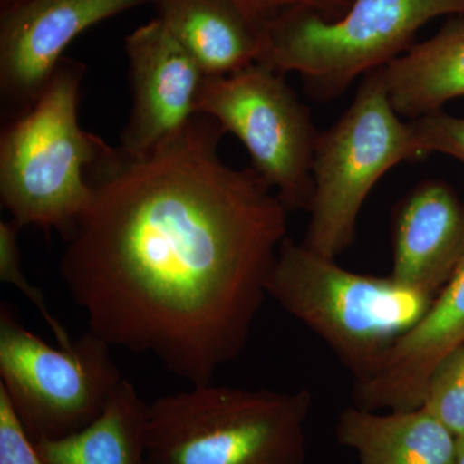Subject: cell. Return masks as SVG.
<instances>
[{
    "mask_svg": "<svg viewBox=\"0 0 464 464\" xmlns=\"http://www.w3.org/2000/svg\"><path fill=\"white\" fill-rule=\"evenodd\" d=\"M225 133L198 112L143 154L106 143L60 261L88 332L191 384L243 353L288 237L273 188L222 160Z\"/></svg>",
    "mask_w": 464,
    "mask_h": 464,
    "instance_id": "6da1fadb",
    "label": "cell"
},
{
    "mask_svg": "<svg viewBox=\"0 0 464 464\" xmlns=\"http://www.w3.org/2000/svg\"><path fill=\"white\" fill-rule=\"evenodd\" d=\"M267 295L326 344L355 383L380 369L433 297L392 279L353 273L286 237Z\"/></svg>",
    "mask_w": 464,
    "mask_h": 464,
    "instance_id": "7a4b0ae2",
    "label": "cell"
},
{
    "mask_svg": "<svg viewBox=\"0 0 464 464\" xmlns=\"http://www.w3.org/2000/svg\"><path fill=\"white\" fill-rule=\"evenodd\" d=\"M191 386L149 404L146 464H306L307 390Z\"/></svg>",
    "mask_w": 464,
    "mask_h": 464,
    "instance_id": "3957f363",
    "label": "cell"
},
{
    "mask_svg": "<svg viewBox=\"0 0 464 464\" xmlns=\"http://www.w3.org/2000/svg\"><path fill=\"white\" fill-rule=\"evenodd\" d=\"M85 72L63 57L35 105L3 124L0 200L20 228L66 235L90 201L87 169L106 142L79 124Z\"/></svg>",
    "mask_w": 464,
    "mask_h": 464,
    "instance_id": "277c9868",
    "label": "cell"
},
{
    "mask_svg": "<svg viewBox=\"0 0 464 464\" xmlns=\"http://www.w3.org/2000/svg\"><path fill=\"white\" fill-rule=\"evenodd\" d=\"M442 16H464V0H355L337 21L293 9L262 29L257 63L298 72L308 96L328 102L404 54L417 33Z\"/></svg>",
    "mask_w": 464,
    "mask_h": 464,
    "instance_id": "5b68a950",
    "label": "cell"
},
{
    "mask_svg": "<svg viewBox=\"0 0 464 464\" xmlns=\"http://www.w3.org/2000/svg\"><path fill=\"white\" fill-rule=\"evenodd\" d=\"M423 158L411 121H402L391 103L382 67L362 76L346 111L317 137L302 244L337 259L355 239L357 219L375 183L401 161Z\"/></svg>",
    "mask_w": 464,
    "mask_h": 464,
    "instance_id": "8992f818",
    "label": "cell"
},
{
    "mask_svg": "<svg viewBox=\"0 0 464 464\" xmlns=\"http://www.w3.org/2000/svg\"><path fill=\"white\" fill-rule=\"evenodd\" d=\"M111 348L88 331L72 347H52L2 302L0 390L33 442L66 438L102 413L124 381Z\"/></svg>",
    "mask_w": 464,
    "mask_h": 464,
    "instance_id": "52a82bcc",
    "label": "cell"
},
{
    "mask_svg": "<svg viewBox=\"0 0 464 464\" xmlns=\"http://www.w3.org/2000/svg\"><path fill=\"white\" fill-rule=\"evenodd\" d=\"M197 110L246 146L250 167L288 212L308 209L320 132L285 74L255 63L231 74L204 76Z\"/></svg>",
    "mask_w": 464,
    "mask_h": 464,
    "instance_id": "ba28073f",
    "label": "cell"
},
{
    "mask_svg": "<svg viewBox=\"0 0 464 464\" xmlns=\"http://www.w3.org/2000/svg\"><path fill=\"white\" fill-rule=\"evenodd\" d=\"M152 0H23L0 11L3 124L35 105L70 43L90 27Z\"/></svg>",
    "mask_w": 464,
    "mask_h": 464,
    "instance_id": "9c48e42d",
    "label": "cell"
},
{
    "mask_svg": "<svg viewBox=\"0 0 464 464\" xmlns=\"http://www.w3.org/2000/svg\"><path fill=\"white\" fill-rule=\"evenodd\" d=\"M132 109L119 148L139 155L154 149L198 114L204 74L159 18L124 39Z\"/></svg>",
    "mask_w": 464,
    "mask_h": 464,
    "instance_id": "30bf717a",
    "label": "cell"
},
{
    "mask_svg": "<svg viewBox=\"0 0 464 464\" xmlns=\"http://www.w3.org/2000/svg\"><path fill=\"white\" fill-rule=\"evenodd\" d=\"M464 343V264L422 319L400 338L380 369L357 382L353 405L369 411H409L422 406L433 369Z\"/></svg>",
    "mask_w": 464,
    "mask_h": 464,
    "instance_id": "8fae6325",
    "label": "cell"
},
{
    "mask_svg": "<svg viewBox=\"0 0 464 464\" xmlns=\"http://www.w3.org/2000/svg\"><path fill=\"white\" fill-rule=\"evenodd\" d=\"M396 282L435 298L464 264V204L440 179L415 185L392 221Z\"/></svg>",
    "mask_w": 464,
    "mask_h": 464,
    "instance_id": "7c38bea8",
    "label": "cell"
},
{
    "mask_svg": "<svg viewBox=\"0 0 464 464\" xmlns=\"http://www.w3.org/2000/svg\"><path fill=\"white\" fill-rule=\"evenodd\" d=\"M151 5L204 76L231 74L257 63L262 29L232 0H152Z\"/></svg>",
    "mask_w": 464,
    "mask_h": 464,
    "instance_id": "4fadbf2b",
    "label": "cell"
},
{
    "mask_svg": "<svg viewBox=\"0 0 464 464\" xmlns=\"http://www.w3.org/2000/svg\"><path fill=\"white\" fill-rule=\"evenodd\" d=\"M335 436L360 464H456L457 438L424 409L369 411L347 406Z\"/></svg>",
    "mask_w": 464,
    "mask_h": 464,
    "instance_id": "5bb4252c",
    "label": "cell"
},
{
    "mask_svg": "<svg viewBox=\"0 0 464 464\" xmlns=\"http://www.w3.org/2000/svg\"><path fill=\"white\" fill-rule=\"evenodd\" d=\"M393 109L409 121L441 111L464 96V16L382 67Z\"/></svg>",
    "mask_w": 464,
    "mask_h": 464,
    "instance_id": "9a60e30c",
    "label": "cell"
},
{
    "mask_svg": "<svg viewBox=\"0 0 464 464\" xmlns=\"http://www.w3.org/2000/svg\"><path fill=\"white\" fill-rule=\"evenodd\" d=\"M148 408L124 380L102 413L83 430L33 444L44 464H146Z\"/></svg>",
    "mask_w": 464,
    "mask_h": 464,
    "instance_id": "2e32d148",
    "label": "cell"
},
{
    "mask_svg": "<svg viewBox=\"0 0 464 464\" xmlns=\"http://www.w3.org/2000/svg\"><path fill=\"white\" fill-rule=\"evenodd\" d=\"M420 408L456 438L464 435V343L433 369Z\"/></svg>",
    "mask_w": 464,
    "mask_h": 464,
    "instance_id": "e0dca14e",
    "label": "cell"
},
{
    "mask_svg": "<svg viewBox=\"0 0 464 464\" xmlns=\"http://www.w3.org/2000/svg\"><path fill=\"white\" fill-rule=\"evenodd\" d=\"M18 231L20 227L9 219L0 221V280L12 284L34 304L39 311L45 324L50 326L57 340L58 346L69 348L72 346V338L60 322L52 315L50 308L45 304L44 295L26 279L21 266V252L18 246Z\"/></svg>",
    "mask_w": 464,
    "mask_h": 464,
    "instance_id": "ac0fdd59",
    "label": "cell"
},
{
    "mask_svg": "<svg viewBox=\"0 0 464 464\" xmlns=\"http://www.w3.org/2000/svg\"><path fill=\"white\" fill-rule=\"evenodd\" d=\"M411 121L424 155H449L464 163V118L438 111Z\"/></svg>",
    "mask_w": 464,
    "mask_h": 464,
    "instance_id": "d6986e66",
    "label": "cell"
},
{
    "mask_svg": "<svg viewBox=\"0 0 464 464\" xmlns=\"http://www.w3.org/2000/svg\"><path fill=\"white\" fill-rule=\"evenodd\" d=\"M241 11L264 29L275 18L293 9H306L326 21H337L347 14L355 0H232Z\"/></svg>",
    "mask_w": 464,
    "mask_h": 464,
    "instance_id": "ffe728a7",
    "label": "cell"
},
{
    "mask_svg": "<svg viewBox=\"0 0 464 464\" xmlns=\"http://www.w3.org/2000/svg\"><path fill=\"white\" fill-rule=\"evenodd\" d=\"M0 464H44L0 390Z\"/></svg>",
    "mask_w": 464,
    "mask_h": 464,
    "instance_id": "44dd1931",
    "label": "cell"
},
{
    "mask_svg": "<svg viewBox=\"0 0 464 464\" xmlns=\"http://www.w3.org/2000/svg\"><path fill=\"white\" fill-rule=\"evenodd\" d=\"M456 464H464V435L457 438Z\"/></svg>",
    "mask_w": 464,
    "mask_h": 464,
    "instance_id": "7402d4cb",
    "label": "cell"
},
{
    "mask_svg": "<svg viewBox=\"0 0 464 464\" xmlns=\"http://www.w3.org/2000/svg\"><path fill=\"white\" fill-rule=\"evenodd\" d=\"M20 2H23V0H0V11L12 7V5H17Z\"/></svg>",
    "mask_w": 464,
    "mask_h": 464,
    "instance_id": "603a6c76",
    "label": "cell"
}]
</instances>
